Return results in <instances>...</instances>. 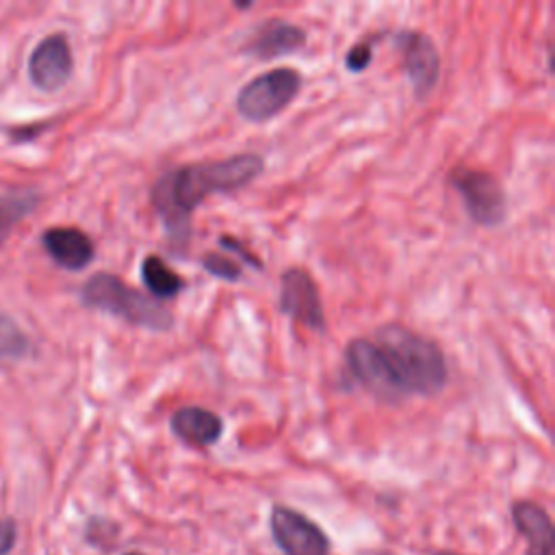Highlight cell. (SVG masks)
I'll list each match as a JSON object with an SVG mask.
<instances>
[{
  "label": "cell",
  "mask_w": 555,
  "mask_h": 555,
  "mask_svg": "<svg viewBox=\"0 0 555 555\" xmlns=\"http://www.w3.org/2000/svg\"><path fill=\"white\" fill-rule=\"evenodd\" d=\"M264 160L258 154H236L221 160H202L167 171L152 189V202L173 236H186L189 217L212 193L247 186L260 176Z\"/></svg>",
  "instance_id": "6da1fadb"
},
{
  "label": "cell",
  "mask_w": 555,
  "mask_h": 555,
  "mask_svg": "<svg viewBox=\"0 0 555 555\" xmlns=\"http://www.w3.org/2000/svg\"><path fill=\"white\" fill-rule=\"evenodd\" d=\"M74 69L72 48L63 33L48 35L41 39L28 59V76L35 87L43 91L61 89Z\"/></svg>",
  "instance_id": "ba28073f"
},
{
  "label": "cell",
  "mask_w": 555,
  "mask_h": 555,
  "mask_svg": "<svg viewBox=\"0 0 555 555\" xmlns=\"http://www.w3.org/2000/svg\"><path fill=\"white\" fill-rule=\"evenodd\" d=\"M37 193L11 191L0 195V245L13 232V228L37 206Z\"/></svg>",
  "instance_id": "2e32d148"
},
{
  "label": "cell",
  "mask_w": 555,
  "mask_h": 555,
  "mask_svg": "<svg viewBox=\"0 0 555 555\" xmlns=\"http://www.w3.org/2000/svg\"><path fill=\"white\" fill-rule=\"evenodd\" d=\"M171 431L195 447H208L221 438L223 421L199 405H186L171 414Z\"/></svg>",
  "instance_id": "7c38bea8"
},
{
  "label": "cell",
  "mask_w": 555,
  "mask_h": 555,
  "mask_svg": "<svg viewBox=\"0 0 555 555\" xmlns=\"http://www.w3.org/2000/svg\"><path fill=\"white\" fill-rule=\"evenodd\" d=\"M271 533L284 555H327L330 540L317 522L297 509L275 505L271 512Z\"/></svg>",
  "instance_id": "8992f818"
},
{
  "label": "cell",
  "mask_w": 555,
  "mask_h": 555,
  "mask_svg": "<svg viewBox=\"0 0 555 555\" xmlns=\"http://www.w3.org/2000/svg\"><path fill=\"white\" fill-rule=\"evenodd\" d=\"M141 278L156 299H171L184 288V280L158 256H145L141 264Z\"/></svg>",
  "instance_id": "9a60e30c"
},
{
  "label": "cell",
  "mask_w": 555,
  "mask_h": 555,
  "mask_svg": "<svg viewBox=\"0 0 555 555\" xmlns=\"http://www.w3.org/2000/svg\"><path fill=\"white\" fill-rule=\"evenodd\" d=\"M301 76L293 67H278L249 80L236 95L238 113L249 121H267L284 111L299 93Z\"/></svg>",
  "instance_id": "277c9868"
},
{
  "label": "cell",
  "mask_w": 555,
  "mask_h": 555,
  "mask_svg": "<svg viewBox=\"0 0 555 555\" xmlns=\"http://www.w3.org/2000/svg\"><path fill=\"white\" fill-rule=\"evenodd\" d=\"M28 351L30 343L26 334L20 330V325L11 317L0 314V358L20 360L26 358Z\"/></svg>",
  "instance_id": "e0dca14e"
},
{
  "label": "cell",
  "mask_w": 555,
  "mask_h": 555,
  "mask_svg": "<svg viewBox=\"0 0 555 555\" xmlns=\"http://www.w3.org/2000/svg\"><path fill=\"white\" fill-rule=\"evenodd\" d=\"M202 264L204 269H208L212 275L221 278V280H230V282H236L241 278V267L225 258V256H217V254H208L202 258Z\"/></svg>",
  "instance_id": "ac0fdd59"
},
{
  "label": "cell",
  "mask_w": 555,
  "mask_h": 555,
  "mask_svg": "<svg viewBox=\"0 0 555 555\" xmlns=\"http://www.w3.org/2000/svg\"><path fill=\"white\" fill-rule=\"evenodd\" d=\"M304 43L306 33L299 26L286 20H271L254 35L247 50L258 59H275L299 50Z\"/></svg>",
  "instance_id": "4fadbf2b"
},
{
  "label": "cell",
  "mask_w": 555,
  "mask_h": 555,
  "mask_svg": "<svg viewBox=\"0 0 555 555\" xmlns=\"http://www.w3.org/2000/svg\"><path fill=\"white\" fill-rule=\"evenodd\" d=\"M516 529L527 538V555H553V525L544 507L531 501H518L512 509Z\"/></svg>",
  "instance_id": "5bb4252c"
},
{
  "label": "cell",
  "mask_w": 555,
  "mask_h": 555,
  "mask_svg": "<svg viewBox=\"0 0 555 555\" xmlns=\"http://www.w3.org/2000/svg\"><path fill=\"white\" fill-rule=\"evenodd\" d=\"M80 295L87 306L115 314L132 325L158 332L173 325V317L156 299L139 293L113 273H95L85 282Z\"/></svg>",
  "instance_id": "3957f363"
},
{
  "label": "cell",
  "mask_w": 555,
  "mask_h": 555,
  "mask_svg": "<svg viewBox=\"0 0 555 555\" xmlns=\"http://www.w3.org/2000/svg\"><path fill=\"white\" fill-rule=\"evenodd\" d=\"M388 366L392 384L401 395H425L440 392L449 379V369L440 347L399 325H382L373 340Z\"/></svg>",
  "instance_id": "7a4b0ae2"
},
{
  "label": "cell",
  "mask_w": 555,
  "mask_h": 555,
  "mask_svg": "<svg viewBox=\"0 0 555 555\" xmlns=\"http://www.w3.org/2000/svg\"><path fill=\"white\" fill-rule=\"evenodd\" d=\"M219 241H221V245H223V247H228V249L236 251L238 256H243V258H245V262H249L251 267H256V269H260V267H262V262H260L254 254H249V251H247V247H245V245H241L238 241H234L232 236H221Z\"/></svg>",
  "instance_id": "ffe728a7"
},
{
  "label": "cell",
  "mask_w": 555,
  "mask_h": 555,
  "mask_svg": "<svg viewBox=\"0 0 555 555\" xmlns=\"http://www.w3.org/2000/svg\"><path fill=\"white\" fill-rule=\"evenodd\" d=\"M438 555H457V553H449V551H442V553H438Z\"/></svg>",
  "instance_id": "7402d4cb"
},
{
  "label": "cell",
  "mask_w": 555,
  "mask_h": 555,
  "mask_svg": "<svg viewBox=\"0 0 555 555\" xmlns=\"http://www.w3.org/2000/svg\"><path fill=\"white\" fill-rule=\"evenodd\" d=\"M347 369L353 379L379 399H397L399 392L392 384L388 366L373 340L353 338L345 349Z\"/></svg>",
  "instance_id": "30bf717a"
},
{
  "label": "cell",
  "mask_w": 555,
  "mask_h": 555,
  "mask_svg": "<svg viewBox=\"0 0 555 555\" xmlns=\"http://www.w3.org/2000/svg\"><path fill=\"white\" fill-rule=\"evenodd\" d=\"M397 46L403 52V67L418 98H427L440 76V56L434 41L423 33H399Z\"/></svg>",
  "instance_id": "9c48e42d"
},
{
  "label": "cell",
  "mask_w": 555,
  "mask_h": 555,
  "mask_svg": "<svg viewBox=\"0 0 555 555\" xmlns=\"http://www.w3.org/2000/svg\"><path fill=\"white\" fill-rule=\"evenodd\" d=\"M15 542V522L0 520V555H7Z\"/></svg>",
  "instance_id": "44dd1931"
},
{
  "label": "cell",
  "mask_w": 555,
  "mask_h": 555,
  "mask_svg": "<svg viewBox=\"0 0 555 555\" xmlns=\"http://www.w3.org/2000/svg\"><path fill=\"white\" fill-rule=\"evenodd\" d=\"M280 310L310 330H325V314L319 288L312 275L299 267H291L282 273Z\"/></svg>",
  "instance_id": "52a82bcc"
},
{
  "label": "cell",
  "mask_w": 555,
  "mask_h": 555,
  "mask_svg": "<svg viewBox=\"0 0 555 555\" xmlns=\"http://www.w3.org/2000/svg\"><path fill=\"white\" fill-rule=\"evenodd\" d=\"M449 182L460 193L466 212L481 225H496L505 217V195L492 173L457 167L451 171Z\"/></svg>",
  "instance_id": "5b68a950"
},
{
  "label": "cell",
  "mask_w": 555,
  "mask_h": 555,
  "mask_svg": "<svg viewBox=\"0 0 555 555\" xmlns=\"http://www.w3.org/2000/svg\"><path fill=\"white\" fill-rule=\"evenodd\" d=\"M41 241L52 260L69 271L85 269L95 254L91 238L78 228H50L43 232Z\"/></svg>",
  "instance_id": "8fae6325"
},
{
  "label": "cell",
  "mask_w": 555,
  "mask_h": 555,
  "mask_svg": "<svg viewBox=\"0 0 555 555\" xmlns=\"http://www.w3.org/2000/svg\"><path fill=\"white\" fill-rule=\"evenodd\" d=\"M371 59H373L371 41H360V43H356V46L347 52L345 63H347V67H349L351 72H362V69L369 67Z\"/></svg>",
  "instance_id": "d6986e66"
},
{
  "label": "cell",
  "mask_w": 555,
  "mask_h": 555,
  "mask_svg": "<svg viewBox=\"0 0 555 555\" xmlns=\"http://www.w3.org/2000/svg\"><path fill=\"white\" fill-rule=\"evenodd\" d=\"M126 555H141V553H126Z\"/></svg>",
  "instance_id": "603a6c76"
}]
</instances>
